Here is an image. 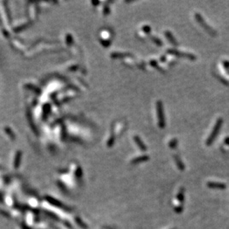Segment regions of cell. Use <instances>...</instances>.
<instances>
[{
    "instance_id": "6da1fadb",
    "label": "cell",
    "mask_w": 229,
    "mask_h": 229,
    "mask_svg": "<svg viewBox=\"0 0 229 229\" xmlns=\"http://www.w3.org/2000/svg\"><path fill=\"white\" fill-rule=\"evenodd\" d=\"M223 120L222 118H219L218 119H217V121H216V124H215L214 127H213V131H212V132L211 133L209 137L208 138V139L206 140V146H211V145L213 143L214 139H216V136L218 134V133L220 132V128H221L222 125H223Z\"/></svg>"
},
{
    "instance_id": "7a4b0ae2",
    "label": "cell",
    "mask_w": 229,
    "mask_h": 229,
    "mask_svg": "<svg viewBox=\"0 0 229 229\" xmlns=\"http://www.w3.org/2000/svg\"><path fill=\"white\" fill-rule=\"evenodd\" d=\"M156 113L158 117V125L160 128H163L165 126V121L164 113H163V105L160 100H158L156 102Z\"/></svg>"
},
{
    "instance_id": "3957f363",
    "label": "cell",
    "mask_w": 229,
    "mask_h": 229,
    "mask_svg": "<svg viewBox=\"0 0 229 229\" xmlns=\"http://www.w3.org/2000/svg\"><path fill=\"white\" fill-rule=\"evenodd\" d=\"M167 52L168 54H171V55L176 56V57H185V58L191 60V61H194V60H196V56L193 55L192 54L182 52V51H177V50H175V49H168L167 51Z\"/></svg>"
},
{
    "instance_id": "277c9868",
    "label": "cell",
    "mask_w": 229,
    "mask_h": 229,
    "mask_svg": "<svg viewBox=\"0 0 229 229\" xmlns=\"http://www.w3.org/2000/svg\"><path fill=\"white\" fill-rule=\"evenodd\" d=\"M194 16H195V18H196V21H197V22L199 23V25H200L201 26H202V27H203L204 28H205V30H207V31L209 32V33H210L211 35H212V36H215V35L216 34V31H215V30H213V29H212L211 28L210 26H209V25H208V24L206 23V21L204 20L203 17H202V16H201V15L199 14V13H195Z\"/></svg>"
},
{
    "instance_id": "5b68a950",
    "label": "cell",
    "mask_w": 229,
    "mask_h": 229,
    "mask_svg": "<svg viewBox=\"0 0 229 229\" xmlns=\"http://www.w3.org/2000/svg\"><path fill=\"white\" fill-rule=\"evenodd\" d=\"M207 186L210 188H213V189H225V188H226L225 184L217 182H209L207 183Z\"/></svg>"
},
{
    "instance_id": "8992f818",
    "label": "cell",
    "mask_w": 229,
    "mask_h": 229,
    "mask_svg": "<svg viewBox=\"0 0 229 229\" xmlns=\"http://www.w3.org/2000/svg\"><path fill=\"white\" fill-rule=\"evenodd\" d=\"M174 162H175V163L177 164V168H178L180 171H183V170H185V165H184V163L182 162L181 159L179 157V156H177V155H174Z\"/></svg>"
},
{
    "instance_id": "52a82bcc",
    "label": "cell",
    "mask_w": 229,
    "mask_h": 229,
    "mask_svg": "<svg viewBox=\"0 0 229 229\" xmlns=\"http://www.w3.org/2000/svg\"><path fill=\"white\" fill-rule=\"evenodd\" d=\"M165 34L166 37H167V39H168V41H169L171 43V44L174 45H177V41H176L175 38H174V36H173V34L171 33V32H170V31H165Z\"/></svg>"
},
{
    "instance_id": "ba28073f",
    "label": "cell",
    "mask_w": 229,
    "mask_h": 229,
    "mask_svg": "<svg viewBox=\"0 0 229 229\" xmlns=\"http://www.w3.org/2000/svg\"><path fill=\"white\" fill-rule=\"evenodd\" d=\"M177 199L180 201V202H183L184 199H185V190L184 188H181L180 192L177 194Z\"/></svg>"
},
{
    "instance_id": "9c48e42d",
    "label": "cell",
    "mask_w": 229,
    "mask_h": 229,
    "mask_svg": "<svg viewBox=\"0 0 229 229\" xmlns=\"http://www.w3.org/2000/svg\"><path fill=\"white\" fill-rule=\"evenodd\" d=\"M149 160V156H140L139 158L136 159V160L134 161V163H142V162H146L147 160Z\"/></svg>"
},
{
    "instance_id": "30bf717a",
    "label": "cell",
    "mask_w": 229,
    "mask_h": 229,
    "mask_svg": "<svg viewBox=\"0 0 229 229\" xmlns=\"http://www.w3.org/2000/svg\"><path fill=\"white\" fill-rule=\"evenodd\" d=\"M136 142H137V145H138V146H139V147L140 148L141 150H142V151H146V146H145V145H144V144L142 143V141H141L140 139H139L138 137L136 138Z\"/></svg>"
},
{
    "instance_id": "8fae6325",
    "label": "cell",
    "mask_w": 229,
    "mask_h": 229,
    "mask_svg": "<svg viewBox=\"0 0 229 229\" xmlns=\"http://www.w3.org/2000/svg\"><path fill=\"white\" fill-rule=\"evenodd\" d=\"M177 144H178V141H177V139H172V140L170 141L169 142V147L171 148H175L177 147Z\"/></svg>"
},
{
    "instance_id": "7c38bea8",
    "label": "cell",
    "mask_w": 229,
    "mask_h": 229,
    "mask_svg": "<svg viewBox=\"0 0 229 229\" xmlns=\"http://www.w3.org/2000/svg\"><path fill=\"white\" fill-rule=\"evenodd\" d=\"M151 40H152V41H153V42L155 43V44L157 45H159V46L163 45V42H162L161 40H160V39L157 38V37H151Z\"/></svg>"
},
{
    "instance_id": "4fadbf2b",
    "label": "cell",
    "mask_w": 229,
    "mask_h": 229,
    "mask_svg": "<svg viewBox=\"0 0 229 229\" xmlns=\"http://www.w3.org/2000/svg\"><path fill=\"white\" fill-rule=\"evenodd\" d=\"M182 211H183V207L181 206H177V207H175V209H174V211H175L177 213H182Z\"/></svg>"
},
{
    "instance_id": "5bb4252c",
    "label": "cell",
    "mask_w": 229,
    "mask_h": 229,
    "mask_svg": "<svg viewBox=\"0 0 229 229\" xmlns=\"http://www.w3.org/2000/svg\"><path fill=\"white\" fill-rule=\"evenodd\" d=\"M223 67L225 68V69L227 70V71H229V62L228 61H227V60H225V61H223Z\"/></svg>"
},
{
    "instance_id": "9a60e30c",
    "label": "cell",
    "mask_w": 229,
    "mask_h": 229,
    "mask_svg": "<svg viewBox=\"0 0 229 229\" xmlns=\"http://www.w3.org/2000/svg\"><path fill=\"white\" fill-rule=\"evenodd\" d=\"M143 30L146 33H149V32L151 31V28L149 27V26L148 25H146V26H144L143 27Z\"/></svg>"
},
{
    "instance_id": "2e32d148",
    "label": "cell",
    "mask_w": 229,
    "mask_h": 229,
    "mask_svg": "<svg viewBox=\"0 0 229 229\" xmlns=\"http://www.w3.org/2000/svg\"><path fill=\"white\" fill-rule=\"evenodd\" d=\"M224 143L225 144V145L229 146V136H228V137H226L225 139H224Z\"/></svg>"
}]
</instances>
